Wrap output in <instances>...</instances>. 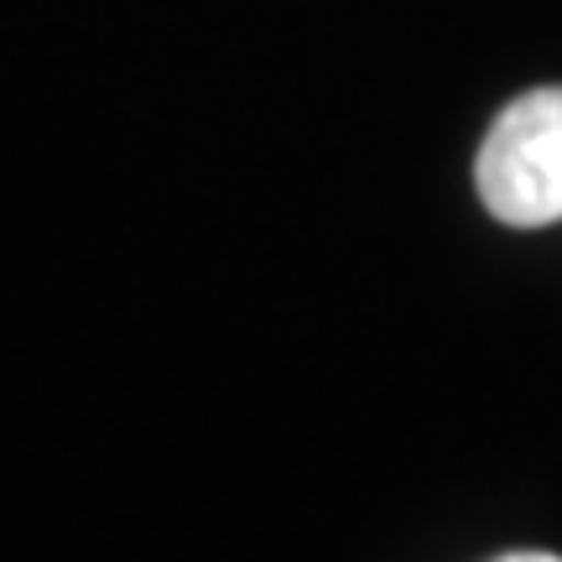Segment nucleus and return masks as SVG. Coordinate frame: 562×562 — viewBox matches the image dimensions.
<instances>
[{
	"label": "nucleus",
	"instance_id": "1",
	"mask_svg": "<svg viewBox=\"0 0 562 562\" xmlns=\"http://www.w3.org/2000/svg\"><path fill=\"white\" fill-rule=\"evenodd\" d=\"M474 182L484 209L510 229L562 224V83L531 89L495 115Z\"/></svg>",
	"mask_w": 562,
	"mask_h": 562
},
{
	"label": "nucleus",
	"instance_id": "2",
	"mask_svg": "<svg viewBox=\"0 0 562 562\" xmlns=\"http://www.w3.org/2000/svg\"><path fill=\"white\" fill-rule=\"evenodd\" d=\"M495 562H562V558H552V552H505Z\"/></svg>",
	"mask_w": 562,
	"mask_h": 562
}]
</instances>
